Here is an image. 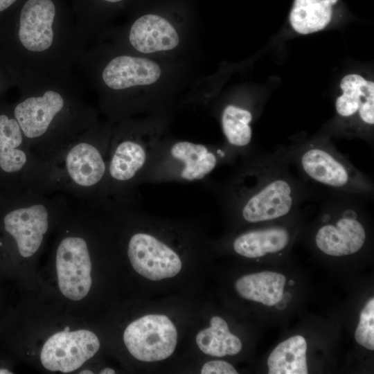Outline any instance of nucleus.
Wrapping results in <instances>:
<instances>
[{
    "mask_svg": "<svg viewBox=\"0 0 374 374\" xmlns=\"http://www.w3.org/2000/svg\"><path fill=\"white\" fill-rule=\"evenodd\" d=\"M65 109L63 96L52 90L28 97L14 109L29 148L43 162L52 159L75 139L59 123Z\"/></svg>",
    "mask_w": 374,
    "mask_h": 374,
    "instance_id": "nucleus-9",
    "label": "nucleus"
},
{
    "mask_svg": "<svg viewBox=\"0 0 374 374\" xmlns=\"http://www.w3.org/2000/svg\"><path fill=\"white\" fill-rule=\"evenodd\" d=\"M290 239L287 226L271 225L244 231L234 238L231 244L238 255L256 258L283 251Z\"/></svg>",
    "mask_w": 374,
    "mask_h": 374,
    "instance_id": "nucleus-17",
    "label": "nucleus"
},
{
    "mask_svg": "<svg viewBox=\"0 0 374 374\" xmlns=\"http://www.w3.org/2000/svg\"><path fill=\"white\" fill-rule=\"evenodd\" d=\"M123 339L130 354L142 362L167 359L175 351L177 332L170 319L163 314H148L132 321Z\"/></svg>",
    "mask_w": 374,
    "mask_h": 374,
    "instance_id": "nucleus-12",
    "label": "nucleus"
},
{
    "mask_svg": "<svg viewBox=\"0 0 374 374\" xmlns=\"http://www.w3.org/2000/svg\"><path fill=\"white\" fill-rule=\"evenodd\" d=\"M17 0H0V12L6 10Z\"/></svg>",
    "mask_w": 374,
    "mask_h": 374,
    "instance_id": "nucleus-24",
    "label": "nucleus"
},
{
    "mask_svg": "<svg viewBox=\"0 0 374 374\" xmlns=\"http://www.w3.org/2000/svg\"><path fill=\"white\" fill-rule=\"evenodd\" d=\"M338 0H294L290 14V23L301 35L314 33L330 23L333 6Z\"/></svg>",
    "mask_w": 374,
    "mask_h": 374,
    "instance_id": "nucleus-19",
    "label": "nucleus"
},
{
    "mask_svg": "<svg viewBox=\"0 0 374 374\" xmlns=\"http://www.w3.org/2000/svg\"><path fill=\"white\" fill-rule=\"evenodd\" d=\"M9 373H13L12 370L9 367V366H6L3 364H0V374Z\"/></svg>",
    "mask_w": 374,
    "mask_h": 374,
    "instance_id": "nucleus-25",
    "label": "nucleus"
},
{
    "mask_svg": "<svg viewBox=\"0 0 374 374\" xmlns=\"http://www.w3.org/2000/svg\"><path fill=\"white\" fill-rule=\"evenodd\" d=\"M106 1H108V2H112V3H116V2H119L122 0H105Z\"/></svg>",
    "mask_w": 374,
    "mask_h": 374,
    "instance_id": "nucleus-27",
    "label": "nucleus"
},
{
    "mask_svg": "<svg viewBox=\"0 0 374 374\" xmlns=\"http://www.w3.org/2000/svg\"><path fill=\"white\" fill-rule=\"evenodd\" d=\"M366 199L330 194L322 204L321 226L314 235L316 247L332 256L354 254L364 246L366 231L362 212Z\"/></svg>",
    "mask_w": 374,
    "mask_h": 374,
    "instance_id": "nucleus-10",
    "label": "nucleus"
},
{
    "mask_svg": "<svg viewBox=\"0 0 374 374\" xmlns=\"http://www.w3.org/2000/svg\"><path fill=\"white\" fill-rule=\"evenodd\" d=\"M22 339L24 356L44 371L78 373L99 351L97 334L81 321L41 324Z\"/></svg>",
    "mask_w": 374,
    "mask_h": 374,
    "instance_id": "nucleus-7",
    "label": "nucleus"
},
{
    "mask_svg": "<svg viewBox=\"0 0 374 374\" xmlns=\"http://www.w3.org/2000/svg\"><path fill=\"white\" fill-rule=\"evenodd\" d=\"M112 132L82 133L46 163L51 193H62L95 210L103 208Z\"/></svg>",
    "mask_w": 374,
    "mask_h": 374,
    "instance_id": "nucleus-4",
    "label": "nucleus"
},
{
    "mask_svg": "<svg viewBox=\"0 0 374 374\" xmlns=\"http://www.w3.org/2000/svg\"><path fill=\"white\" fill-rule=\"evenodd\" d=\"M131 45L143 53L167 51L179 44V35L173 25L164 17L147 14L132 25L129 34Z\"/></svg>",
    "mask_w": 374,
    "mask_h": 374,
    "instance_id": "nucleus-16",
    "label": "nucleus"
},
{
    "mask_svg": "<svg viewBox=\"0 0 374 374\" xmlns=\"http://www.w3.org/2000/svg\"><path fill=\"white\" fill-rule=\"evenodd\" d=\"M161 124L148 123L112 132L107 159L105 210L137 205V188L160 141Z\"/></svg>",
    "mask_w": 374,
    "mask_h": 374,
    "instance_id": "nucleus-6",
    "label": "nucleus"
},
{
    "mask_svg": "<svg viewBox=\"0 0 374 374\" xmlns=\"http://www.w3.org/2000/svg\"><path fill=\"white\" fill-rule=\"evenodd\" d=\"M196 342L203 353L215 357L236 355L242 349L240 339L231 333L226 322L218 316L213 317L210 326L197 333Z\"/></svg>",
    "mask_w": 374,
    "mask_h": 374,
    "instance_id": "nucleus-21",
    "label": "nucleus"
},
{
    "mask_svg": "<svg viewBox=\"0 0 374 374\" xmlns=\"http://www.w3.org/2000/svg\"><path fill=\"white\" fill-rule=\"evenodd\" d=\"M12 204L0 219V272L20 277L71 206L61 194L36 195Z\"/></svg>",
    "mask_w": 374,
    "mask_h": 374,
    "instance_id": "nucleus-3",
    "label": "nucleus"
},
{
    "mask_svg": "<svg viewBox=\"0 0 374 374\" xmlns=\"http://www.w3.org/2000/svg\"><path fill=\"white\" fill-rule=\"evenodd\" d=\"M279 148L304 182L326 189L330 194L373 199L371 177L340 152L328 135L294 137L291 143Z\"/></svg>",
    "mask_w": 374,
    "mask_h": 374,
    "instance_id": "nucleus-5",
    "label": "nucleus"
},
{
    "mask_svg": "<svg viewBox=\"0 0 374 374\" xmlns=\"http://www.w3.org/2000/svg\"><path fill=\"white\" fill-rule=\"evenodd\" d=\"M159 65L153 60L130 55H120L110 60L103 71L105 84L114 90L150 85L161 77Z\"/></svg>",
    "mask_w": 374,
    "mask_h": 374,
    "instance_id": "nucleus-15",
    "label": "nucleus"
},
{
    "mask_svg": "<svg viewBox=\"0 0 374 374\" xmlns=\"http://www.w3.org/2000/svg\"><path fill=\"white\" fill-rule=\"evenodd\" d=\"M100 374H113L115 373V371L111 368H105L100 371Z\"/></svg>",
    "mask_w": 374,
    "mask_h": 374,
    "instance_id": "nucleus-26",
    "label": "nucleus"
},
{
    "mask_svg": "<svg viewBox=\"0 0 374 374\" xmlns=\"http://www.w3.org/2000/svg\"><path fill=\"white\" fill-rule=\"evenodd\" d=\"M235 161L224 145H205L164 136L151 157L141 184L204 181L218 166Z\"/></svg>",
    "mask_w": 374,
    "mask_h": 374,
    "instance_id": "nucleus-8",
    "label": "nucleus"
},
{
    "mask_svg": "<svg viewBox=\"0 0 374 374\" xmlns=\"http://www.w3.org/2000/svg\"><path fill=\"white\" fill-rule=\"evenodd\" d=\"M358 344L368 350H374V299L371 298L362 309L355 332Z\"/></svg>",
    "mask_w": 374,
    "mask_h": 374,
    "instance_id": "nucleus-22",
    "label": "nucleus"
},
{
    "mask_svg": "<svg viewBox=\"0 0 374 374\" xmlns=\"http://www.w3.org/2000/svg\"><path fill=\"white\" fill-rule=\"evenodd\" d=\"M340 88L342 93L335 100L337 116L343 121L358 123L364 139L362 128L374 125V82L351 73L341 79Z\"/></svg>",
    "mask_w": 374,
    "mask_h": 374,
    "instance_id": "nucleus-13",
    "label": "nucleus"
},
{
    "mask_svg": "<svg viewBox=\"0 0 374 374\" xmlns=\"http://www.w3.org/2000/svg\"><path fill=\"white\" fill-rule=\"evenodd\" d=\"M107 226L99 211L71 207L56 228L51 249L53 293L68 310L87 307L94 283V258L105 241Z\"/></svg>",
    "mask_w": 374,
    "mask_h": 374,
    "instance_id": "nucleus-2",
    "label": "nucleus"
},
{
    "mask_svg": "<svg viewBox=\"0 0 374 374\" xmlns=\"http://www.w3.org/2000/svg\"><path fill=\"white\" fill-rule=\"evenodd\" d=\"M285 283L284 275L265 271L242 276L235 287L242 297L272 306L282 301Z\"/></svg>",
    "mask_w": 374,
    "mask_h": 374,
    "instance_id": "nucleus-18",
    "label": "nucleus"
},
{
    "mask_svg": "<svg viewBox=\"0 0 374 374\" xmlns=\"http://www.w3.org/2000/svg\"><path fill=\"white\" fill-rule=\"evenodd\" d=\"M124 229L127 257L133 269L141 276L160 280L172 278L181 269V260L176 251L153 233Z\"/></svg>",
    "mask_w": 374,
    "mask_h": 374,
    "instance_id": "nucleus-11",
    "label": "nucleus"
},
{
    "mask_svg": "<svg viewBox=\"0 0 374 374\" xmlns=\"http://www.w3.org/2000/svg\"><path fill=\"white\" fill-rule=\"evenodd\" d=\"M55 7L51 0H28L20 15L19 38L32 52L48 49L53 41Z\"/></svg>",
    "mask_w": 374,
    "mask_h": 374,
    "instance_id": "nucleus-14",
    "label": "nucleus"
},
{
    "mask_svg": "<svg viewBox=\"0 0 374 374\" xmlns=\"http://www.w3.org/2000/svg\"><path fill=\"white\" fill-rule=\"evenodd\" d=\"M240 159L227 179L207 186L219 205L242 222L288 217L300 205L319 196V190L292 175L291 164L279 147L271 152L254 148Z\"/></svg>",
    "mask_w": 374,
    "mask_h": 374,
    "instance_id": "nucleus-1",
    "label": "nucleus"
},
{
    "mask_svg": "<svg viewBox=\"0 0 374 374\" xmlns=\"http://www.w3.org/2000/svg\"><path fill=\"white\" fill-rule=\"evenodd\" d=\"M307 344L300 335L279 344L267 359L269 374H307Z\"/></svg>",
    "mask_w": 374,
    "mask_h": 374,
    "instance_id": "nucleus-20",
    "label": "nucleus"
},
{
    "mask_svg": "<svg viewBox=\"0 0 374 374\" xmlns=\"http://www.w3.org/2000/svg\"><path fill=\"white\" fill-rule=\"evenodd\" d=\"M202 374H237L238 371L229 363L222 360L210 361L202 368Z\"/></svg>",
    "mask_w": 374,
    "mask_h": 374,
    "instance_id": "nucleus-23",
    "label": "nucleus"
},
{
    "mask_svg": "<svg viewBox=\"0 0 374 374\" xmlns=\"http://www.w3.org/2000/svg\"><path fill=\"white\" fill-rule=\"evenodd\" d=\"M293 283H294V281H293L292 280H290V283H289V284H290V285H293Z\"/></svg>",
    "mask_w": 374,
    "mask_h": 374,
    "instance_id": "nucleus-28",
    "label": "nucleus"
}]
</instances>
